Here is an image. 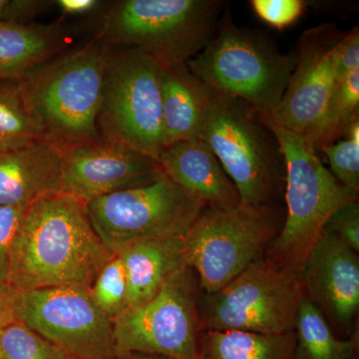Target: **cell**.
Masks as SVG:
<instances>
[{
	"label": "cell",
	"mask_w": 359,
	"mask_h": 359,
	"mask_svg": "<svg viewBox=\"0 0 359 359\" xmlns=\"http://www.w3.org/2000/svg\"><path fill=\"white\" fill-rule=\"evenodd\" d=\"M112 257L92 226L87 204L67 194H47L26 207L13 240L7 285L13 292L90 290Z\"/></svg>",
	"instance_id": "cell-1"
},
{
	"label": "cell",
	"mask_w": 359,
	"mask_h": 359,
	"mask_svg": "<svg viewBox=\"0 0 359 359\" xmlns=\"http://www.w3.org/2000/svg\"><path fill=\"white\" fill-rule=\"evenodd\" d=\"M110 48L96 36L18 81L45 140L62 155L101 138L97 119Z\"/></svg>",
	"instance_id": "cell-2"
},
{
	"label": "cell",
	"mask_w": 359,
	"mask_h": 359,
	"mask_svg": "<svg viewBox=\"0 0 359 359\" xmlns=\"http://www.w3.org/2000/svg\"><path fill=\"white\" fill-rule=\"evenodd\" d=\"M259 116L282 152L287 209L285 224L269 244L264 259L302 275L306 257L328 219L344 205L358 202V195L340 185L304 135Z\"/></svg>",
	"instance_id": "cell-3"
},
{
	"label": "cell",
	"mask_w": 359,
	"mask_h": 359,
	"mask_svg": "<svg viewBox=\"0 0 359 359\" xmlns=\"http://www.w3.org/2000/svg\"><path fill=\"white\" fill-rule=\"evenodd\" d=\"M187 66L215 93L271 116L289 84L295 52L283 54L259 33L238 27L226 18Z\"/></svg>",
	"instance_id": "cell-4"
},
{
	"label": "cell",
	"mask_w": 359,
	"mask_h": 359,
	"mask_svg": "<svg viewBox=\"0 0 359 359\" xmlns=\"http://www.w3.org/2000/svg\"><path fill=\"white\" fill-rule=\"evenodd\" d=\"M219 0H118L103 13L99 39L136 47L162 66L185 65L214 36Z\"/></svg>",
	"instance_id": "cell-5"
},
{
	"label": "cell",
	"mask_w": 359,
	"mask_h": 359,
	"mask_svg": "<svg viewBox=\"0 0 359 359\" xmlns=\"http://www.w3.org/2000/svg\"><path fill=\"white\" fill-rule=\"evenodd\" d=\"M201 140L218 158L241 202L269 205L278 193L285 162L278 141L259 113L242 101L210 90Z\"/></svg>",
	"instance_id": "cell-6"
},
{
	"label": "cell",
	"mask_w": 359,
	"mask_h": 359,
	"mask_svg": "<svg viewBox=\"0 0 359 359\" xmlns=\"http://www.w3.org/2000/svg\"><path fill=\"white\" fill-rule=\"evenodd\" d=\"M97 125L102 138L159 159L164 134L157 60L136 47H111Z\"/></svg>",
	"instance_id": "cell-7"
},
{
	"label": "cell",
	"mask_w": 359,
	"mask_h": 359,
	"mask_svg": "<svg viewBox=\"0 0 359 359\" xmlns=\"http://www.w3.org/2000/svg\"><path fill=\"white\" fill-rule=\"evenodd\" d=\"M278 223L269 205L205 208L184 237L187 264L195 271L202 292L222 289L263 257L278 235Z\"/></svg>",
	"instance_id": "cell-8"
},
{
	"label": "cell",
	"mask_w": 359,
	"mask_h": 359,
	"mask_svg": "<svg viewBox=\"0 0 359 359\" xmlns=\"http://www.w3.org/2000/svg\"><path fill=\"white\" fill-rule=\"evenodd\" d=\"M304 297L302 275L263 257L222 289L204 294L199 302L200 332H294Z\"/></svg>",
	"instance_id": "cell-9"
},
{
	"label": "cell",
	"mask_w": 359,
	"mask_h": 359,
	"mask_svg": "<svg viewBox=\"0 0 359 359\" xmlns=\"http://www.w3.org/2000/svg\"><path fill=\"white\" fill-rule=\"evenodd\" d=\"M92 226L112 256L144 241L184 237L204 211V205L166 174L128 190L87 204Z\"/></svg>",
	"instance_id": "cell-10"
},
{
	"label": "cell",
	"mask_w": 359,
	"mask_h": 359,
	"mask_svg": "<svg viewBox=\"0 0 359 359\" xmlns=\"http://www.w3.org/2000/svg\"><path fill=\"white\" fill-rule=\"evenodd\" d=\"M200 283L190 266L175 271L157 294L113 320L116 358L127 353L197 359Z\"/></svg>",
	"instance_id": "cell-11"
},
{
	"label": "cell",
	"mask_w": 359,
	"mask_h": 359,
	"mask_svg": "<svg viewBox=\"0 0 359 359\" xmlns=\"http://www.w3.org/2000/svg\"><path fill=\"white\" fill-rule=\"evenodd\" d=\"M13 320L32 328L74 359H117L113 321L89 290L75 287L13 292Z\"/></svg>",
	"instance_id": "cell-12"
},
{
	"label": "cell",
	"mask_w": 359,
	"mask_h": 359,
	"mask_svg": "<svg viewBox=\"0 0 359 359\" xmlns=\"http://www.w3.org/2000/svg\"><path fill=\"white\" fill-rule=\"evenodd\" d=\"M332 25L311 28L302 35L295 66L271 122L302 134L311 143L337 79L334 49L342 37Z\"/></svg>",
	"instance_id": "cell-13"
},
{
	"label": "cell",
	"mask_w": 359,
	"mask_h": 359,
	"mask_svg": "<svg viewBox=\"0 0 359 359\" xmlns=\"http://www.w3.org/2000/svg\"><path fill=\"white\" fill-rule=\"evenodd\" d=\"M62 158L61 193L85 204L103 196L147 185L164 174L155 158L102 137Z\"/></svg>",
	"instance_id": "cell-14"
},
{
	"label": "cell",
	"mask_w": 359,
	"mask_h": 359,
	"mask_svg": "<svg viewBox=\"0 0 359 359\" xmlns=\"http://www.w3.org/2000/svg\"><path fill=\"white\" fill-rule=\"evenodd\" d=\"M302 283L304 297L327 321L348 332L359 308L358 252L323 231L306 257Z\"/></svg>",
	"instance_id": "cell-15"
},
{
	"label": "cell",
	"mask_w": 359,
	"mask_h": 359,
	"mask_svg": "<svg viewBox=\"0 0 359 359\" xmlns=\"http://www.w3.org/2000/svg\"><path fill=\"white\" fill-rule=\"evenodd\" d=\"M158 161L164 173L205 208L229 209L242 203L237 188L205 141L175 143L161 152Z\"/></svg>",
	"instance_id": "cell-16"
},
{
	"label": "cell",
	"mask_w": 359,
	"mask_h": 359,
	"mask_svg": "<svg viewBox=\"0 0 359 359\" xmlns=\"http://www.w3.org/2000/svg\"><path fill=\"white\" fill-rule=\"evenodd\" d=\"M62 160L47 141L0 151V205L26 208L42 196L60 193Z\"/></svg>",
	"instance_id": "cell-17"
},
{
	"label": "cell",
	"mask_w": 359,
	"mask_h": 359,
	"mask_svg": "<svg viewBox=\"0 0 359 359\" xmlns=\"http://www.w3.org/2000/svg\"><path fill=\"white\" fill-rule=\"evenodd\" d=\"M161 94L164 149L178 142L201 140L210 90L187 63L161 65Z\"/></svg>",
	"instance_id": "cell-18"
},
{
	"label": "cell",
	"mask_w": 359,
	"mask_h": 359,
	"mask_svg": "<svg viewBox=\"0 0 359 359\" xmlns=\"http://www.w3.org/2000/svg\"><path fill=\"white\" fill-rule=\"evenodd\" d=\"M70 42L59 21L27 25L0 22V82L20 81L67 50Z\"/></svg>",
	"instance_id": "cell-19"
},
{
	"label": "cell",
	"mask_w": 359,
	"mask_h": 359,
	"mask_svg": "<svg viewBox=\"0 0 359 359\" xmlns=\"http://www.w3.org/2000/svg\"><path fill=\"white\" fill-rule=\"evenodd\" d=\"M184 237L144 241L120 252L127 278L124 309L152 299L175 271L188 266Z\"/></svg>",
	"instance_id": "cell-20"
},
{
	"label": "cell",
	"mask_w": 359,
	"mask_h": 359,
	"mask_svg": "<svg viewBox=\"0 0 359 359\" xmlns=\"http://www.w3.org/2000/svg\"><path fill=\"white\" fill-rule=\"evenodd\" d=\"M295 334H263L242 330L201 332L197 359H294Z\"/></svg>",
	"instance_id": "cell-21"
},
{
	"label": "cell",
	"mask_w": 359,
	"mask_h": 359,
	"mask_svg": "<svg viewBox=\"0 0 359 359\" xmlns=\"http://www.w3.org/2000/svg\"><path fill=\"white\" fill-rule=\"evenodd\" d=\"M294 359H358V334L340 339L320 309L304 297L295 318Z\"/></svg>",
	"instance_id": "cell-22"
},
{
	"label": "cell",
	"mask_w": 359,
	"mask_h": 359,
	"mask_svg": "<svg viewBox=\"0 0 359 359\" xmlns=\"http://www.w3.org/2000/svg\"><path fill=\"white\" fill-rule=\"evenodd\" d=\"M45 140L43 130L26 106L18 81L0 82V151Z\"/></svg>",
	"instance_id": "cell-23"
},
{
	"label": "cell",
	"mask_w": 359,
	"mask_h": 359,
	"mask_svg": "<svg viewBox=\"0 0 359 359\" xmlns=\"http://www.w3.org/2000/svg\"><path fill=\"white\" fill-rule=\"evenodd\" d=\"M359 69L337 82L311 144L323 148L332 144L358 120Z\"/></svg>",
	"instance_id": "cell-24"
},
{
	"label": "cell",
	"mask_w": 359,
	"mask_h": 359,
	"mask_svg": "<svg viewBox=\"0 0 359 359\" xmlns=\"http://www.w3.org/2000/svg\"><path fill=\"white\" fill-rule=\"evenodd\" d=\"M2 359H74L32 328L13 320L0 330Z\"/></svg>",
	"instance_id": "cell-25"
},
{
	"label": "cell",
	"mask_w": 359,
	"mask_h": 359,
	"mask_svg": "<svg viewBox=\"0 0 359 359\" xmlns=\"http://www.w3.org/2000/svg\"><path fill=\"white\" fill-rule=\"evenodd\" d=\"M89 294L97 306L111 320L124 311L127 297V278L119 255L113 256L92 283Z\"/></svg>",
	"instance_id": "cell-26"
},
{
	"label": "cell",
	"mask_w": 359,
	"mask_h": 359,
	"mask_svg": "<svg viewBox=\"0 0 359 359\" xmlns=\"http://www.w3.org/2000/svg\"><path fill=\"white\" fill-rule=\"evenodd\" d=\"M346 140L334 142L321 148L327 155L330 173L340 185L358 195L359 191V121L347 131Z\"/></svg>",
	"instance_id": "cell-27"
},
{
	"label": "cell",
	"mask_w": 359,
	"mask_h": 359,
	"mask_svg": "<svg viewBox=\"0 0 359 359\" xmlns=\"http://www.w3.org/2000/svg\"><path fill=\"white\" fill-rule=\"evenodd\" d=\"M250 4L259 20L276 29L294 25L306 8L302 0H252Z\"/></svg>",
	"instance_id": "cell-28"
},
{
	"label": "cell",
	"mask_w": 359,
	"mask_h": 359,
	"mask_svg": "<svg viewBox=\"0 0 359 359\" xmlns=\"http://www.w3.org/2000/svg\"><path fill=\"white\" fill-rule=\"evenodd\" d=\"M25 209L0 205V287H8L11 249Z\"/></svg>",
	"instance_id": "cell-29"
},
{
	"label": "cell",
	"mask_w": 359,
	"mask_h": 359,
	"mask_svg": "<svg viewBox=\"0 0 359 359\" xmlns=\"http://www.w3.org/2000/svg\"><path fill=\"white\" fill-rule=\"evenodd\" d=\"M339 238L354 252H359V205L358 202L344 205L328 219L325 231Z\"/></svg>",
	"instance_id": "cell-30"
},
{
	"label": "cell",
	"mask_w": 359,
	"mask_h": 359,
	"mask_svg": "<svg viewBox=\"0 0 359 359\" xmlns=\"http://www.w3.org/2000/svg\"><path fill=\"white\" fill-rule=\"evenodd\" d=\"M334 63L337 82L359 69V29L342 35L334 49Z\"/></svg>",
	"instance_id": "cell-31"
},
{
	"label": "cell",
	"mask_w": 359,
	"mask_h": 359,
	"mask_svg": "<svg viewBox=\"0 0 359 359\" xmlns=\"http://www.w3.org/2000/svg\"><path fill=\"white\" fill-rule=\"evenodd\" d=\"M52 4L53 1L41 0H8L2 15L1 22L20 25H32L34 23L33 20L46 11Z\"/></svg>",
	"instance_id": "cell-32"
},
{
	"label": "cell",
	"mask_w": 359,
	"mask_h": 359,
	"mask_svg": "<svg viewBox=\"0 0 359 359\" xmlns=\"http://www.w3.org/2000/svg\"><path fill=\"white\" fill-rule=\"evenodd\" d=\"M54 4L65 15L87 16L97 13L104 2L97 0H58Z\"/></svg>",
	"instance_id": "cell-33"
},
{
	"label": "cell",
	"mask_w": 359,
	"mask_h": 359,
	"mask_svg": "<svg viewBox=\"0 0 359 359\" xmlns=\"http://www.w3.org/2000/svg\"><path fill=\"white\" fill-rule=\"evenodd\" d=\"M13 320L11 290L8 287H0V330Z\"/></svg>",
	"instance_id": "cell-34"
},
{
	"label": "cell",
	"mask_w": 359,
	"mask_h": 359,
	"mask_svg": "<svg viewBox=\"0 0 359 359\" xmlns=\"http://www.w3.org/2000/svg\"><path fill=\"white\" fill-rule=\"evenodd\" d=\"M117 359H172L166 356L155 355V354L127 353L119 356Z\"/></svg>",
	"instance_id": "cell-35"
},
{
	"label": "cell",
	"mask_w": 359,
	"mask_h": 359,
	"mask_svg": "<svg viewBox=\"0 0 359 359\" xmlns=\"http://www.w3.org/2000/svg\"><path fill=\"white\" fill-rule=\"evenodd\" d=\"M8 0H0V22H1L2 15H4V11Z\"/></svg>",
	"instance_id": "cell-36"
},
{
	"label": "cell",
	"mask_w": 359,
	"mask_h": 359,
	"mask_svg": "<svg viewBox=\"0 0 359 359\" xmlns=\"http://www.w3.org/2000/svg\"><path fill=\"white\" fill-rule=\"evenodd\" d=\"M0 359H2L1 358H0Z\"/></svg>",
	"instance_id": "cell-37"
}]
</instances>
